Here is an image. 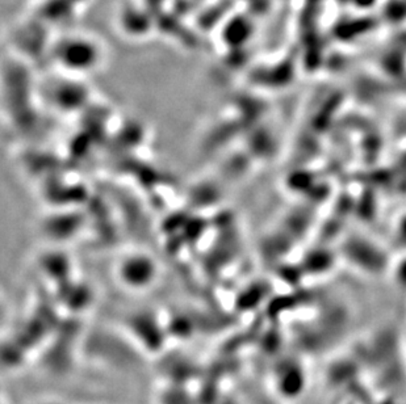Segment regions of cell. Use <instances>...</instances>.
<instances>
[{
	"label": "cell",
	"mask_w": 406,
	"mask_h": 404,
	"mask_svg": "<svg viewBox=\"0 0 406 404\" xmlns=\"http://www.w3.org/2000/svg\"><path fill=\"white\" fill-rule=\"evenodd\" d=\"M346 259L362 270H377L381 261V252L375 243L363 238H354L346 243Z\"/></svg>",
	"instance_id": "obj_1"
},
{
	"label": "cell",
	"mask_w": 406,
	"mask_h": 404,
	"mask_svg": "<svg viewBox=\"0 0 406 404\" xmlns=\"http://www.w3.org/2000/svg\"><path fill=\"white\" fill-rule=\"evenodd\" d=\"M389 273L397 288L406 291V251L393 260V263L389 265Z\"/></svg>",
	"instance_id": "obj_2"
},
{
	"label": "cell",
	"mask_w": 406,
	"mask_h": 404,
	"mask_svg": "<svg viewBox=\"0 0 406 404\" xmlns=\"http://www.w3.org/2000/svg\"><path fill=\"white\" fill-rule=\"evenodd\" d=\"M396 234L400 241L406 243V217L397 223Z\"/></svg>",
	"instance_id": "obj_3"
}]
</instances>
